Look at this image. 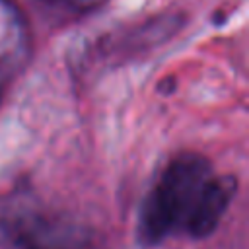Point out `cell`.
<instances>
[{
	"label": "cell",
	"instance_id": "2",
	"mask_svg": "<svg viewBox=\"0 0 249 249\" xmlns=\"http://www.w3.org/2000/svg\"><path fill=\"white\" fill-rule=\"evenodd\" d=\"M6 249H93L89 233L76 222L47 212H23L4 228Z\"/></svg>",
	"mask_w": 249,
	"mask_h": 249
},
{
	"label": "cell",
	"instance_id": "1",
	"mask_svg": "<svg viewBox=\"0 0 249 249\" xmlns=\"http://www.w3.org/2000/svg\"><path fill=\"white\" fill-rule=\"evenodd\" d=\"M235 189V179L214 173L204 156L191 152L175 156L142 204L140 239L156 245L175 233L196 239L210 235L226 214Z\"/></svg>",
	"mask_w": 249,
	"mask_h": 249
}]
</instances>
